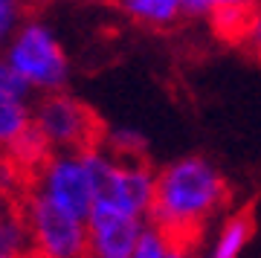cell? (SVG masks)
<instances>
[{
  "label": "cell",
  "mask_w": 261,
  "mask_h": 258,
  "mask_svg": "<svg viewBox=\"0 0 261 258\" xmlns=\"http://www.w3.org/2000/svg\"><path fill=\"white\" fill-rule=\"evenodd\" d=\"M229 206V180L209 157L189 154L157 168L148 223L171 241L197 247L206 226Z\"/></svg>",
  "instance_id": "6da1fadb"
},
{
  "label": "cell",
  "mask_w": 261,
  "mask_h": 258,
  "mask_svg": "<svg viewBox=\"0 0 261 258\" xmlns=\"http://www.w3.org/2000/svg\"><path fill=\"white\" fill-rule=\"evenodd\" d=\"M0 58L35 90V96L67 90L70 58L47 20L29 15L12 35V41L3 46Z\"/></svg>",
  "instance_id": "7a4b0ae2"
},
{
  "label": "cell",
  "mask_w": 261,
  "mask_h": 258,
  "mask_svg": "<svg viewBox=\"0 0 261 258\" xmlns=\"http://www.w3.org/2000/svg\"><path fill=\"white\" fill-rule=\"evenodd\" d=\"M82 154L93 177L96 203L148 221L154 206V189H157V168L148 160H116L102 145Z\"/></svg>",
  "instance_id": "3957f363"
},
{
  "label": "cell",
  "mask_w": 261,
  "mask_h": 258,
  "mask_svg": "<svg viewBox=\"0 0 261 258\" xmlns=\"http://www.w3.org/2000/svg\"><path fill=\"white\" fill-rule=\"evenodd\" d=\"M32 122L56 154H82L102 145L105 125L90 105L67 90L44 93L32 105Z\"/></svg>",
  "instance_id": "277c9868"
},
{
  "label": "cell",
  "mask_w": 261,
  "mask_h": 258,
  "mask_svg": "<svg viewBox=\"0 0 261 258\" xmlns=\"http://www.w3.org/2000/svg\"><path fill=\"white\" fill-rule=\"evenodd\" d=\"M20 209L27 215L32 258H87V221L75 218L29 192L20 197Z\"/></svg>",
  "instance_id": "5b68a950"
},
{
  "label": "cell",
  "mask_w": 261,
  "mask_h": 258,
  "mask_svg": "<svg viewBox=\"0 0 261 258\" xmlns=\"http://www.w3.org/2000/svg\"><path fill=\"white\" fill-rule=\"evenodd\" d=\"M29 192L41 194L53 206L75 215V218H84V221L90 218L96 203L93 177L84 163V154H53L41 166V171L32 177Z\"/></svg>",
  "instance_id": "8992f818"
},
{
  "label": "cell",
  "mask_w": 261,
  "mask_h": 258,
  "mask_svg": "<svg viewBox=\"0 0 261 258\" xmlns=\"http://www.w3.org/2000/svg\"><path fill=\"white\" fill-rule=\"evenodd\" d=\"M148 221L96 203L87 218V258H134Z\"/></svg>",
  "instance_id": "52a82bcc"
},
{
  "label": "cell",
  "mask_w": 261,
  "mask_h": 258,
  "mask_svg": "<svg viewBox=\"0 0 261 258\" xmlns=\"http://www.w3.org/2000/svg\"><path fill=\"white\" fill-rule=\"evenodd\" d=\"M258 6L261 0H183L186 18L209 20L215 32L226 41H244L252 12Z\"/></svg>",
  "instance_id": "ba28073f"
},
{
  "label": "cell",
  "mask_w": 261,
  "mask_h": 258,
  "mask_svg": "<svg viewBox=\"0 0 261 258\" xmlns=\"http://www.w3.org/2000/svg\"><path fill=\"white\" fill-rule=\"evenodd\" d=\"M53 154H56V151L49 148V142L44 139V134L35 128V122H32V128H29L27 134H20L12 145L3 148L6 163H9L27 183H32V177L41 171V166H44Z\"/></svg>",
  "instance_id": "9c48e42d"
},
{
  "label": "cell",
  "mask_w": 261,
  "mask_h": 258,
  "mask_svg": "<svg viewBox=\"0 0 261 258\" xmlns=\"http://www.w3.org/2000/svg\"><path fill=\"white\" fill-rule=\"evenodd\" d=\"M128 20L145 29H171L186 18L183 0H113Z\"/></svg>",
  "instance_id": "30bf717a"
},
{
  "label": "cell",
  "mask_w": 261,
  "mask_h": 258,
  "mask_svg": "<svg viewBox=\"0 0 261 258\" xmlns=\"http://www.w3.org/2000/svg\"><path fill=\"white\" fill-rule=\"evenodd\" d=\"M252 232H255L252 212L241 209V212L226 215L224 221L218 223V232H215V241L206 258H241L244 249L250 247Z\"/></svg>",
  "instance_id": "8fae6325"
},
{
  "label": "cell",
  "mask_w": 261,
  "mask_h": 258,
  "mask_svg": "<svg viewBox=\"0 0 261 258\" xmlns=\"http://www.w3.org/2000/svg\"><path fill=\"white\" fill-rule=\"evenodd\" d=\"M0 255L32 258V238H29L27 215L20 209V200H9L6 212L0 218Z\"/></svg>",
  "instance_id": "7c38bea8"
},
{
  "label": "cell",
  "mask_w": 261,
  "mask_h": 258,
  "mask_svg": "<svg viewBox=\"0 0 261 258\" xmlns=\"http://www.w3.org/2000/svg\"><path fill=\"white\" fill-rule=\"evenodd\" d=\"M35 99H23V96H12V93L0 90V148L12 145L20 134H27L32 128Z\"/></svg>",
  "instance_id": "4fadbf2b"
},
{
  "label": "cell",
  "mask_w": 261,
  "mask_h": 258,
  "mask_svg": "<svg viewBox=\"0 0 261 258\" xmlns=\"http://www.w3.org/2000/svg\"><path fill=\"white\" fill-rule=\"evenodd\" d=\"M102 148L116 160H145V137L130 128H113L105 131Z\"/></svg>",
  "instance_id": "5bb4252c"
},
{
  "label": "cell",
  "mask_w": 261,
  "mask_h": 258,
  "mask_svg": "<svg viewBox=\"0 0 261 258\" xmlns=\"http://www.w3.org/2000/svg\"><path fill=\"white\" fill-rule=\"evenodd\" d=\"M29 9H32L29 0H0V53L20 29V23L32 15Z\"/></svg>",
  "instance_id": "9a60e30c"
},
{
  "label": "cell",
  "mask_w": 261,
  "mask_h": 258,
  "mask_svg": "<svg viewBox=\"0 0 261 258\" xmlns=\"http://www.w3.org/2000/svg\"><path fill=\"white\" fill-rule=\"evenodd\" d=\"M168 249H171V238L148 223L145 232H142L140 244H137V249H134V258H166Z\"/></svg>",
  "instance_id": "2e32d148"
},
{
  "label": "cell",
  "mask_w": 261,
  "mask_h": 258,
  "mask_svg": "<svg viewBox=\"0 0 261 258\" xmlns=\"http://www.w3.org/2000/svg\"><path fill=\"white\" fill-rule=\"evenodd\" d=\"M0 90L12 93V96H23V99H35V90H32V87H29V84L12 70L3 58H0Z\"/></svg>",
  "instance_id": "e0dca14e"
},
{
  "label": "cell",
  "mask_w": 261,
  "mask_h": 258,
  "mask_svg": "<svg viewBox=\"0 0 261 258\" xmlns=\"http://www.w3.org/2000/svg\"><path fill=\"white\" fill-rule=\"evenodd\" d=\"M244 44L250 46L252 53L261 58V6L252 12L250 18V27H247V35H244Z\"/></svg>",
  "instance_id": "ac0fdd59"
},
{
  "label": "cell",
  "mask_w": 261,
  "mask_h": 258,
  "mask_svg": "<svg viewBox=\"0 0 261 258\" xmlns=\"http://www.w3.org/2000/svg\"><path fill=\"white\" fill-rule=\"evenodd\" d=\"M166 258H195V247L180 244V241H171V249H168Z\"/></svg>",
  "instance_id": "d6986e66"
},
{
  "label": "cell",
  "mask_w": 261,
  "mask_h": 258,
  "mask_svg": "<svg viewBox=\"0 0 261 258\" xmlns=\"http://www.w3.org/2000/svg\"><path fill=\"white\" fill-rule=\"evenodd\" d=\"M6 206H9V197L0 192V218H3V212H6Z\"/></svg>",
  "instance_id": "ffe728a7"
},
{
  "label": "cell",
  "mask_w": 261,
  "mask_h": 258,
  "mask_svg": "<svg viewBox=\"0 0 261 258\" xmlns=\"http://www.w3.org/2000/svg\"><path fill=\"white\" fill-rule=\"evenodd\" d=\"M29 3H32V6H35V3H47V0H29Z\"/></svg>",
  "instance_id": "44dd1931"
},
{
  "label": "cell",
  "mask_w": 261,
  "mask_h": 258,
  "mask_svg": "<svg viewBox=\"0 0 261 258\" xmlns=\"http://www.w3.org/2000/svg\"><path fill=\"white\" fill-rule=\"evenodd\" d=\"M0 258H15V255H0Z\"/></svg>",
  "instance_id": "7402d4cb"
},
{
  "label": "cell",
  "mask_w": 261,
  "mask_h": 258,
  "mask_svg": "<svg viewBox=\"0 0 261 258\" xmlns=\"http://www.w3.org/2000/svg\"><path fill=\"white\" fill-rule=\"evenodd\" d=\"M0 160H3V148H0Z\"/></svg>",
  "instance_id": "603a6c76"
}]
</instances>
